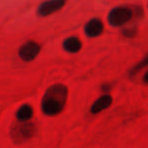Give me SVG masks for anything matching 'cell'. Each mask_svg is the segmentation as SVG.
I'll list each match as a JSON object with an SVG mask.
<instances>
[{
  "label": "cell",
  "instance_id": "cell-1",
  "mask_svg": "<svg viewBox=\"0 0 148 148\" xmlns=\"http://www.w3.org/2000/svg\"><path fill=\"white\" fill-rule=\"evenodd\" d=\"M68 99V87L62 83L53 84L45 91L41 101L42 112L46 116L54 117L64 110Z\"/></svg>",
  "mask_w": 148,
  "mask_h": 148
},
{
  "label": "cell",
  "instance_id": "cell-2",
  "mask_svg": "<svg viewBox=\"0 0 148 148\" xmlns=\"http://www.w3.org/2000/svg\"><path fill=\"white\" fill-rule=\"evenodd\" d=\"M37 133V126L33 122H17L10 129V137L15 144H23Z\"/></svg>",
  "mask_w": 148,
  "mask_h": 148
},
{
  "label": "cell",
  "instance_id": "cell-3",
  "mask_svg": "<svg viewBox=\"0 0 148 148\" xmlns=\"http://www.w3.org/2000/svg\"><path fill=\"white\" fill-rule=\"evenodd\" d=\"M133 11L127 6H117L110 11L108 23L112 27H122L131 21Z\"/></svg>",
  "mask_w": 148,
  "mask_h": 148
},
{
  "label": "cell",
  "instance_id": "cell-4",
  "mask_svg": "<svg viewBox=\"0 0 148 148\" xmlns=\"http://www.w3.org/2000/svg\"><path fill=\"white\" fill-rule=\"evenodd\" d=\"M41 45L35 41H27L19 47L18 56L23 61L32 62L38 57L41 52Z\"/></svg>",
  "mask_w": 148,
  "mask_h": 148
},
{
  "label": "cell",
  "instance_id": "cell-5",
  "mask_svg": "<svg viewBox=\"0 0 148 148\" xmlns=\"http://www.w3.org/2000/svg\"><path fill=\"white\" fill-rule=\"evenodd\" d=\"M67 3V0H46L39 5L37 14L41 17H46L57 11L61 10Z\"/></svg>",
  "mask_w": 148,
  "mask_h": 148
},
{
  "label": "cell",
  "instance_id": "cell-6",
  "mask_svg": "<svg viewBox=\"0 0 148 148\" xmlns=\"http://www.w3.org/2000/svg\"><path fill=\"white\" fill-rule=\"evenodd\" d=\"M103 23L99 18H91L85 23L84 25V34L88 38H97L103 34Z\"/></svg>",
  "mask_w": 148,
  "mask_h": 148
},
{
  "label": "cell",
  "instance_id": "cell-7",
  "mask_svg": "<svg viewBox=\"0 0 148 148\" xmlns=\"http://www.w3.org/2000/svg\"><path fill=\"white\" fill-rule=\"evenodd\" d=\"M112 103H113V97L110 95H105L103 97H99L92 106L90 107V113L91 114H99L101 112L107 110L108 108L111 107Z\"/></svg>",
  "mask_w": 148,
  "mask_h": 148
},
{
  "label": "cell",
  "instance_id": "cell-8",
  "mask_svg": "<svg viewBox=\"0 0 148 148\" xmlns=\"http://www.w3.org/2000/svg\"><path fill=\"white\" fill-rule=\"evenodd\" d=\"M63 49L69 54H76L82 49V42L78 37H69L64 40Z\"/></svg>",
  "mask_w": 148,
  "mask_h": 148
},
{
  "label": "cell",
  "instance_id": "cell-9",
  "mask_svg": "<svg viewBox=\"0 0 148 148\" xmlns=\"http://www.w3.org/2000/svg\"><path fill=\"white\" fill-rule=\"evenodd\" d=\"M34 116V109L32 106L25 103L16 111L15 117L17 119V122H27L33 118Z\"/></svg>",
  "mask_w": 148,
  "mask_h": 148
},
{
  "label": "cell",
  "instance_id": "cell-10",
  "mask_svg": "<svg viewBox=\"0 0 148 148\" xmlns=\"http://www.w3.org/2000/svg\"><path fill=\"white\" fill-rule=\"evenodd\" d=\"M146 65H147V57H144L143 60H142L141 62H139L137 65L134 66V67L130 70V73H129L130 76H135L136 74L139 73V72L141 71L143 68L146 67Z\"/></svg>",
  "mask_w": 148,
  "mask_h": 148
},
{
  "label": "cell",
  "instance_id": "cell-11",
  "mask_svg": "<svg viewBox=\"0 0 148 148\" xmlns=\"http://www.w3.org/2000/svg\"><path fill=\"white\" fill-rule=\"evenodd\" d=\"M123 34L125 36H127V37H133V36L136 34V29H132V27H130V29L123 31Z\"/></svg>",
  "mask_w": 148,
  "mask_h": 148
}]
</instances>
